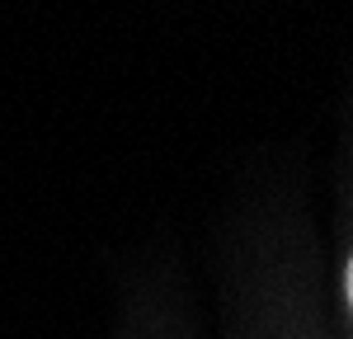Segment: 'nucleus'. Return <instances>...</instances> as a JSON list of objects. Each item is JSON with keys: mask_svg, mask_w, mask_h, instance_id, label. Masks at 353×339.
Returning <instances> with one entry per match:
<instances>
[{"mask_svg": "<svg viewBox=\"0 0 353 339\" xmlns=\"http://www.w3.org/2000/svg\"><path fill=\"white\" fill-rule=\"evenodd\" d=\"M344 297H349V311H353V254H349V264H344Z\"/></svg>", "mask_w": 353, "mask_h": 339, "instance_id": "1", "label": "nucleus"}]
</instances>
